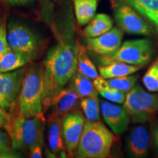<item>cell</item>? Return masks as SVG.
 Here are the masks:
<instances>
[{
  "mask_svg": "<svg viewBox=\"0 0 158 158\" xmlns=\"http://www.w3.org/2000/svg\"><path fill=\"white\" fill-rule=\"evenodd\" d=\"M78 44L62 39L47 53L41 65L44 114L54 96L72 80L77 70Z\"/></svg>",
  "mask_w": 158,
  "mask_h": 158,
  "instance_id": "cell-1",
  "label": "cell"
},
{
  "mask_svg": "<svg viewBox=\"0 0 158 158\" xmlns=\"http://www.w3.org/2000/svg\"><path fill=\"white\" fill-rule=\"evenodd\" d=\"M116 141L113 132L100 121L85 122L75 157L78 158H107Z\"/></svg>",
  "mask_w": 158,
  "mask_h": 158,
  "instance_id": "cell-2",
  "label": "cell"
},
{
  "mask_svg": "<svg viewBox=\"0 0 158 158\" xmlns=\"http://www.w3.org/2000/svg\"><path fill=\"white\" fill-rule=\"evenodd\" d=\"M18 114L26 118L37 117L45 121L43 105V76L41 65L26 69L18 102Z\"/></svg>",
  "mask_w": 158,
  "mask_h": 158,
  "instance_id": "cell-3",
  "label": "cell"
},
{
  "mask_svg": "<svg viewBox=\"0 0 158 158\" xmlns=\"http://www.w3.org/2000/svg\"><path fill=\"white\" fill-rule=\"evenodd\" d=\"M45 121L37 117L26 118L16 114L10 118L7 133L15 150H28L43 142Z\"/></svg>",
  "mask_w": 158,
  "mask_h": 158,
  "instance_id": "cell-4",
  "label": "cell"
},
{
  "mask_svg": "<svg viewBox=\"0 0 158 158\" xmlns=\"http://www.w3.org/2000/svg\"><path fill=\"white\" fill-rule=\"evenodd\" d=\"M123 108L133 123H146L153 120L158 113V96L135 85L126 94Z\"/></svg>",
  "mask_w": 158,
  "mask_h": 158,
  "instance_id": "cell-5",
  "label": "cell"
},
{
  "mask_svg": "<svg viewBox=\"0 0 158 158\" xmlns=\"http://www.w3.org/2000/svg\"><path fill=\"white\" fill-rule=\"evenodd\" d=\"M152 56V43L149 40H132L124 42L114 54L100 56V62L102 65L121 62L142 68L150 62Z\"/></svg>",
  "mask_w": 158,
  "mask_h": 158,
  "instance_id": "cell-6",
  "label": "cell"
},
{
  "mask_svg": "<svg viewBox=\"0 0 158 158\" xmlns=\"http://www.w3.org/2000/svg\"><path fill=\"white\" fill-rule=\"evenodd\" d=\"M7 38L11 50L24 55L31 61L37 58L42 48V40L39 35L19 21L8 23Z\"/></svg>",
  "mask_w": 158,
  "mask_h": 158,
  "instance_id": "cell-7",
  "label": "cell"
},
{
  "mask_svg": "<svg viewBox=\"0 0 158 158\" xmlns=\"http://www.w3.org/2000/svg\"><path fill=\"white\" fill-rule=\"evenodd\" d=\"M25 68L0 73V106L10 118L15 116Z\"/></svg>",
  "mask_w": 158,
  "mask_h": 158,
  "instance_id": "cell-8",
  "label": "cell"
},
{
  "mask_svg": "<svg viewBox=\"0 0 158 158\" xmlns=\"http://www.w3.org/2000/svg\"><path fill=\"white\" fill-rule=\"evenodd\" d=\"M85 118L79 110H73L62 118V133L68 157L76 155L85 124Z\"/></svg>",
  "mask_w": 158,
  "mask_h": 158,
  "instance_id": "cell-9",
  "label": "cell"
},
{
  "mask_svg": "<svg viewBox=\"0 0 158 158\" xmlns=\"http://www.w3.org/2000/svg\"><path fill=\"white\" fill-rule=\"evenodd\" d=\"M114 16L119 28L128 34L149 36L152 33L151 27L129 5L122 4L116 7Z\"/></svg>",
  "mask_w": 158,
  "mask_h": 158,
  "instance_id": "cell-10",
  "label": "cell"
},
{
  "mask_svg": "<svg viewBox=\"0 0 158 158\" xmlns=\"http://www.w3.org/2000/svg\"><path fill=\"white\" fill-rule=\"evenodd\" d=\"M123 32L120 28L113 27L110 30L96 37L87 38L86 44L89 50L99 56L114 54L121 46Z\"/></svg>",
  "mask_w": 158,
  "mask_h": 158,
  "instance_id": "cell-11",
  "label": "cell"
},
{
  "mask_svg": "<svg viewBox=\"0 0 158 158\" xmlns=\"http://www.w3.org/2000/svg\"><path fill=\"white\" fill-rule=\"evenodd\" d=\"M100 111L104 121L115 135H121L127 131L130 118L123 107L110 101L102 100Z\"/></svg>",
  "mask_w": 158,
  "mask_h": 158,
  "instance_id": "cell-12",
  "label": "cell"
},
{
  "mask_svg": "<svg viewBox=\"0 0 158 158\" xmlns=\"http://www.w3.org/2000/svg\"><path fill=\"white\" fill-rule=\"evenodd\" d=\"M151 142V135L145 126L139 125L132 128L127 139L128 152L135 158L145 157L148 155Z\"/></svg>",
  "mask_w": 158,
  "mask_h": 158,
  "instance_id": "cell-13",
  "label": "cell"
},
{
  "mask_svg": "<svg viewBox=\"0 0 158 158\" xmlns=\"http://www.w3.org/2000/svg\"><path fill=\"white\" fill-rule=\"evenodd\" d=\"M79 99L80 98L72 85L63 88L51 100L48 108V110L52 109V113L50 115L64 118L66 114L74 110Z\"/></svg>",
  "mask_w": 158,
  "mask_h": 158,
  "instance_id": "cell-14",
  "label": "cell"
},
{
  "mask_svg": "<svg viewBox=\"0 0 158 158\" xmlns=\"http://www.w3.org/2000/svg\"><path fill=\"white\" fill-rule=\"evenodd\" d=\"M62 118L50 115L48 118V143L49 150L55 155L67 157V150L62 133Z\"/></svg>",
  "mask_w": 158,
  "mask_h": 158,
  "instance_id": "cell-15",
  "label": "cell"
},
{
  "mask_svg": "<svg viewBox=\"0 0 158 158\" xmlns=\"http://www.w3.org/2000/svg\"><path fill=\"white\" fill-rule=\"evenodd\" d=\"M113 28V21L110 17L105 13H99L87 23L84 34L86 38L96 37L107 32Z\"/></svg>",
  "mask_w": 158,
  "mask_h": 158,
  "instance_id": "cell-16",
  "label": "cell"
},
{
  "mask_svg": "<svg viewBox=\"0 0 158 158\" xmlns=\"http://www.w3.org/2000/svg\"><path fill=\"white\" fill-rule=\"evenodd\" d=\"M141 68L121 62H110L99 68L100 76L105 79L116 78L131 75L138 72Z\"/></svg>",
  "mask_w": 158,
  "mask_h": 158,
  "instance_id": "cell-17",
  "label": "cell"
},
{
  "mask_svg": "<svg viewBox=\"0 0 158 158\" xmlns=\"http://www.w3.org/2000/svg\"><path fill=\"white\" fill-rule=\"evenodd\" d=\"M99 0H73L75 14L79 25L84 26L96 14Z\"/></svg>",
  "mask_w": 158,
  "mask_h": 158,
  "instance_id": "cell-18",
  "label": "cell"
},
{
  "mask_svg": "<svg viewBox=\"0 0 158 158\" xmlns=\"http://www.w3.org/2000/svg\"><path fill=\"white\" fill-rule=\"evenodd\" d=\"M93 82L98 93L108 101L117 104L123 103L126 94L110 86L106 79L99 76L93 80Z\"/></svg>",
  "mask_w": 158,
  "mask_h": 158,
  "instance_id": "cell-19",
  "label": "cell"
},
{
  "mask_svg": "<svg viewBox=\"0 0 158 158\" xmlns=\"http://www.w3.org/2000/svg\"><path fill=\"white\" fill-rule=\"evenodd\" d=\"M31 61L28 57L10 49L4 54L0 62V73L10 72L24 68Z\"/></svg>",
  "mask_w": 158,
  "mask_h": 158,
  "instance_id": "cell-20",
  "label": "cell"
},
{
  "mask_svg": "<svg viewBox=\"0 0 158 158\" xmlns=\"http://www.w3.org/2000/svg\"><path fill=\"white\" fill-rule=\"evenodd\" d=\"M78 61L77 72L88 77L92 80L98 78L99 73L96 67L92 62L87 53V48L82 45L78 44Z\"/></svg>",
  "mask_w": 158,
  "mask_h": 158,
  "instance_id": "cell-21",
  "label": "cell"
},
{
  "mask_svg": "<svg viewBox=\"0 0 158 158\" xmlns=\"http://www.w3.org/2000/svg\"><path fill=\"white\" fill-rule=\"evenodd\" d=\"M71 85L76 90L80 99L98 95V92L94 86L93 80L79 73L77 70L73 77Z\"/></svg>",
  "mask_w": 158,
  "mask_h": 158,
  "instance_id": "cell-22",
  "label": "cell"
},
{
  "mask_svg": "<svg viewBox=\"0 0 158 158\" xmlns=\"http://www.w3.org/2000/svg\"><path fill=\"white\" fill-rule=\"evenodd\" d=\"M80 105L86 120L90 122L100 121V108L98 95L82 98Z\"/></svg>",
  "mask_w": 158,
  "mask_h": 158,
  "instance_id": "cell-23",
  "label": "cell"
},
{
  "mask_svg": "<svg viewBox=\"0 0 158 158\" xmlns=\"http://www.w3.org/2000/svg\"><path fill=\"white\" fill-rule=\"evenodd\" d=\"M143 16L150 19L158 13V0H122Z\"/></svg>",
  "mask_w": 158,
  "mask_h": 158,
  "instance_id": "cell-24",
  "label": "cell"
},
{
  "mask_svg": "<svg viewBox=\"0 0 158 158\" xmlns=\"http://www.w3.org/2000/svg\"><path fill=\"white\" fill-rule=\"evenodd\" d=\"M138 76L136 75H127V76L108 78L107 81L110 86L127 94L135 86Z\"/></svg>",
  "mask_w": 158,
  "mask_h": 158,
  "instance_id": "cell-25",
  "label": "cell"
},
{
  "mask_svg": "<svg viewBox=\"0 0 158 158\" xmlns=\"http://www.w3.org/2000/svg\"><path fill=\"white\" fill-rule=\"evenodd\" d=\"M142 82L149 92H158V57L148 68Z\"/></svg>",
  "mask_w": 158,
  "mask_h": 158,
  "instance_id": "cell-26",
  "label": "cell"
},
{
  "mask_svg": "<svg viewBox=\"0 0 158 158\" xmlns=\"http://www.w3.org/2000/svg\"><path fill=\"white\" fill-rule=\"evenodd\" d=\"M10 48L7 38V27L5 25V21L0 19V53L5 54L8 51Z\"/></svg>",
  "mask_w": 158,
  "mask_h": 158,
  "instance_id": "cell-27",
  "label": "cell"
},
{
  "mask_svg": "<svg viewBox=\"0 0 158 158\" xmlns=\"http://www.w3.org/2000/svg\"><path fill=\"white\" fill-rule=\"evenodd\" d=\"M0 148L6 152L13 153L12 149H13L12 147L11 139L7 131L4 132L0 130Z\"/></svg>",
  "mask_w": 158,
  "mask_h": 158,
  "instance_id": "cell-28",
  "label": "cell"
},
{
  "mask_svg": "<svg viewBox=\"0 0 158 158\" xmlns=\"http://www.w3.org/2000/svg\"><path fill=\"white\" fill-rule=\"evenodd\" d=\"M43 142H40L33 146L29 151V157L31 158L43 157Z\"/></svg>",
  "mask_w": 158,
  "mask_h": 158,
  "instance_id": "cell-29",
  "label": "cell"
},
{
  "mask_svg": "<svg viewBox=\"0 0 158 158\" xmlns=\"http://www.w3.org/2000/svg\"><path fill=\"white\" fill-rule=\"evenodd\" d=\"M10 122V117L4 111L0 106V129H4L6 131H8Z\"/></svg>",
  "mask_w": 158,
  "mask_h": 158,
  "instance_id": "cell-30",
  "label": "cell"
},
{
  "mask_svg": "<svg viewBox=\"0 0 158 158\" xmlns=\"http://www.w3.org/2000/svg\"><path fill=\"white\" fill-rule=\"evenodd\" d=\"M152 136L154 145H155V149L158 153V121L154 124Z\"/></svg>",
  "mask_w": 158,
  "mask_h": 158,
  "instance_id": "cell-31",
  "label": "cell"
},
{
  "mask_svg": "<svg viewBox=\"0 0 158 158\" xmlns=\"http://www.w3.org/2000/svg\"><path fill=\"white\" fill-rule=\"evenodd\" d=\"M4 2L9 4L10 5H23V4L28 3L29 2L31 1V0H2Z\"/></svg>",
  "mask_w": 158,
  "mask_h": 158,
  "instance_id": "cell-32",
  "label": "cell"
},
{
  "mask_svg": "<svg viewBox=\"0 0 158 158\" xmlns=\"http://www.w3.org/2000/svg\"><path fill=\"white\" fill-rule=\"evenodd\" d=\"M13 153L6 152L0 148V157H13L14 156H13Z\"/></svg>",
  "mask_w": 158,
  "mask_h": 158,
  "instance_id": "cell-33",
  "label": "cell"
},
{
  "mask_svg": "<svg viewBox=\"0 0 158 158\" xmlns=\"http://www.w3.org/2000/svg\"><path fill=\"white\" fill-rule=\"evenodd\" d=\"M149 20L152 21V22L155 23V25L156 26V27H157V29L158 31V13L157 14H156L155 15H154L153 17H152Z\"/></svg>",
  "mask_w": 158,
  "mask_h": 158,
  "instance_id": "cell-34",
  "label": "cell"
},
{
  "mask_svg": "<svg viewBox=\"0 0 158 158\" xmlns=\"http://www.w3.org/2000/svg\"><path fill=\"white\" fill-rule=\"evenodd\" d=\"M4 54H2V53H0V62H1L2 59V58H3Z\"/></svg>",
  "mask_w": 158,
  "mask_h": 158,
  "instance_id": "cell-35",
  "label": "cell"
},
{
  "mask_svg": "<svg viewBox=\"0 0 158 158\" xmlns=\"http://www.w3.org/2000/svg\"><path fill=\"white\" fill-rule=\"evenodd\" d=\"M55 1H57V0H55Z\"/></svg>",
  "mask_w": 158,
  "mask_h": 158,
  "instance_id": "cell-36",
  "label": "cell"
}]
</instances>
